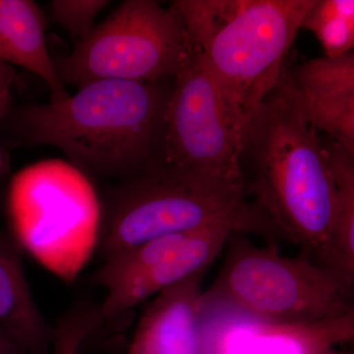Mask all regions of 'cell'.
I'll list each match as a JSON object with an SVG mask.
<instances>
[{
    "instance_id": "obj_1",
    "label": "cell",
    "mask_w": 354,
    "mask_h": 354,
    "mask_svg": "<svg viewBox=\"0 0 354 354\" xmlns=\"http://www.w3.org/2000/svg\"><path fill=\"white\" fill-rule=\"evenodd\" d=\"M244 160L250 169L245 191L274 236L348 281L337 255L339 198L323 139L305 118L286 65L247 127Z\"/></svg>"
},
{
    "instance_id": "obj_2",
    "label": "cell",
    "mask_w": 354,
    "mask_h": 354,
    "mask_svg": "<svg viewBox=\"0 0 354 354\" xmlns=\"http://www.w3.org/2000/svg\"><path fill=\"white\" fill-rule=\"evenodd\" d=\"M171 91L162 82L95 81L22 109L18 131L30 145L55 147L86 176L122 180L160 160Z\"/></svg>"
},
{
    "instance_id": "obj_3",
    "label": "cell",
    "mask_w": 354,
    "mask_h": 354,
    "mask_svg": "<svg viewBox=\"0 0 354 354\" xmlns=\"http://www.w3.org/2000/svg\"><path fill=\"white\" fill-rule=\"evenodd\" d=\"M313 0H177L186 37L201 51L243 142L278 82L286 55Z\"/></svg>"
},
{
    "instance_id": "obj_4",
    "label": "cell",
    "mask_w": 354,
    "mask_h": 354,
    "mask_svg": "<svg viewBox=\"0 0 354 354\" xmlns=\"http://www.w3.org/2000/svg\"><path fill=\"white\" fill-rule=\"evenodd\" d=\"M245 183L165 164L158 160L120 180L102 206L99 249L104 259L165 235L232 223L243 234L269 237L245 199Z\"/></svg>"
},
{
    "instance_id": "obj_5",
    "label": "cell",
    "mask_w": 354,
    "mask_h": 354,
    "mask_svg": "<svg viewBox=\"0 0 354 354\" xmlns=\"http://www.w3.org/2000/svg\"><path fill=\"white\" fill-rule=\"evenodd\" d=\"M234 232L218 276L203 290V309H230L266 322L308 324L354 311L353 285L300 253L286 257L274 241L253 244Z\"/></svg>"
},
{
    "instance_id": "obj_6",
    "label": "cell",
    "mask_w": 354,
    "mask_h": 354,
    "mask_svg": "<svg viewBox=\"0 0 354 354\" xmlns=\"http://www.w3.org/2000/svg\"><path fill=\"white\" fill-rule=\"evenodd\" d=\"M7 212L21 250L65 283L97 249L102 205L90 179L68 162L29 165L11 179Z\"/></svg>"
},
{
    "instance_id": "obj_7",
    "label": "cell",
    "mask_w": 354,
    "mask_h": 354,
    "mask_svg": "<svg viewBox=\"0 0 354 354\" xmlns=\"http://www.w3.org/2000/svg\"><path fill=\"white\" fill-rule=\"evenodd\" d=\"M189 48L171 8L153 0H127L66 57L53 60L62 84L102 80L162 82L174 77Z\"/></svg>"
},
{
    "instance_id": "obj_8",
    "label": "cell",
    "mask_w": 354,
    "mask_h": 354,
    "mask_svg": "<svg viewBox=\"0 0 354 354\" xmlns=\"http://www.w3.org/2000/svg\"><path fill=\"white\" fill-rule=\"evenodd\" d=\"M241 157V141L220 86L201 51L189 43L165 109L160 160L244 181Z\"/></svg>"
},
{
    "instance_id": "obj_9",
    "label": "cell",
    "mask_w": 354,
    "mask_h": 354,
    "mask_svg": "<svg viewBox=\"0 0 354 354\" xmlns=\"http://www.w3.org/2000/svg\"><path fill=\"white\" fill-rule=\"evenodd\" d=\"M241 228L218 223L165 235L104 259L94 281L106 290L102 320L122 315L158 293L207 269Z\"/></svg>"
},
{
    "instance_id": "obj_10",
    "label": "cell",
    "mask_w": 354,
    "mask_h": 354,
    "mask_svg": "<svg viewBox=\"0 0 354 354\" xmlns=\"http://www.w3.org/2000/svg\"><path fill=\"white\" fill-rule=\"evenodd\" d=\"M353 337L354 311L320 322L279 324L203 309L200 354H324Z\"/></svg>"
},
{
    "instance_id": "obj_11",
    "label": "cell",
    "mask_w": 354,
    "mask_h": 354,
    "mask_svg": "<svg viewBox=\"0 0 354 354\" xmlns=\"http://www.w3.org/2000/svg\"><path fill=\"white\" fill-rule=\"evenodd\" d=\"M309 124L354 155V53L308 60L292 73Z\"/></svg>"
},
{
    "instance_id": "obj_12",
    "label": "cell",
    "mask_w": 354,
    "mask_h": 354,
    "mask_svg": "<svg viewBox=\"0 0 354 354\" xmlns=\"http://www.w3.org/2000/svg\"><path fill=\"white\" fill-rule=\"evenodd\" d=\"M204 274L198 272L152 298L127 354H200Z\"/></svg>"
},
{
    "instance_id": "obj_13",
    "label": "cell",
    "mask_w": 354,
    "mask_h": 354,
    "mask_svg": "<svg viewBox=\"0 0 354 354\" xmlns=\"http://www.w3.org/2000/svg\"><path fill=\"white\" fill-rule=\"evenodd\" d=\"M0 328L29 354H48L53 330L35 301L23 267L22 250L0 235Z\"/></svg>"
},
{
    "instance_id": "obj_14",
    "label": "cell",
    "mask_w": 354,
    "mask_h": 354,
    "mask_svg": "<svg viewBox=\"0 0 354 354\" xmlns=\"http://www.w3.org/2000/svg\"><path fill=\"white\" fill-rule=\"evenodd\" d=\"M41 9L30 0H0V60L43 79L51 100L68 95L46 48Z\"/></svg>"
},
{
    "instance_id": "obj_15",
    "label": "cell",
    "mask_w": 354,
    "mask_h": 354,
    "mask_svg": "<svg viewBox=\"0 0 354 354\" xmlns=\"http://www.w3.org/2000/svg\"><path fill=\"white\" fill-rule=\"evenodd\" d=\"M339 198L335 230L337 255L344 276L354 283V155L330 138L323 139Z\"/></svg>"
},
{
    "instance_id": "obj_16",
    "label": "cell",
    "mask_w": 354,
    "mask_h": 354,
    "mask_svg": "<svg viewBox=\"0 0 354 354\" xmlns=\"http://www.w3.org/2000/svg\"><path fill=\"white\" fill-rule=\"evenodd\" d=\"M322 44L325 57L335 58L353 53V0H313L301 23Z\"/></svg>"
},
{
    "instance_id": "obj_17",
    "label": "cell",
    "mask_w": 354,
    "mask_h": 354,
    "mask_svg": "<svg viewBox=\"0 0 354 354\" xmlns=\"http://www.w3.org/2000/svg\"><path fill=\"white\" fill-rule=\"evenodd\" d=\"M102 320L100 307L88 304L72 307L53 330V354H79Z\"/></svg>"
},
{
    "instance_id": "obj_18",
    "label": "cell",
    "mask_w": 354,
    "mask_h": 354,
    "mask_svg": "<svg viewBox=\"0 0 354 354\" xmlns=\"http://www.w3.org/2000/svg\"><path fill=\"white\" fill-rule=\"evenodd\" d=\"M109 3L106 0H55L50 7L57 22L81 41L93 31L95 17Z\"/></svg>"
},
{
    "instance_id": "obj_19",
    "label": "cell",
    "mask_w": 354,
    "mask_h": 354,
    "mask_svg": "<svg viewBox=\"0 0 354 354\" xmlns=\"http://www.w3.org/2000/svg\"><path fill=\"white\" fill-rule=\"evenodd\" d=\"M16 73L10 64L0 60V99L10 94L11 86L15 82Z\"/></svg>"
},
{
    "instance_id": "obj_20",
    "label": "cell",
    "mask_w": 354,
    "mask_h": 354,
    "mask_svg": "<svg viewBox=\"0 0 354 354\" xmlns=\"http://www.w3.org/2000/svg\"><path fill=\"white\" fill-rule=\"evenodd\" d=\"M0 354H29L13 337L0 328Z\"/></svg>"
},
{
    "instance_id": "obj_21",
    "label": "cell",
    "mask_w": 354,
    "mask_h": 354,
    "mask_svg": "<svg viewBox=\"0 0 354 354\" xmlns=\"http://www.w3.org/2000/svg\"><path fill=\"white\" fill-rule=\"evenodd\" d=\"M11 109V94L0 99V122L4 120V118L9 113ZM8 171V162H7L1 149H0V177L3 176Z\"/></svg>"
},
{
    "instance_id": "obj_22",
    "label": "cell",
    "mask_w": 354,
    "mask_h": 354,
    "mask_svg": "<svg viewBox=\"0 0 354 354\" xmlns=\"http://www.w3.org/2000/svg\"><path fill=\"white\" fill-rule=\"evenodd\" d=\"M324 354H351L349 353H346V351H341V349L337 348H333L329 349V351H326Z\"/></svg>"
}]
</instances>
